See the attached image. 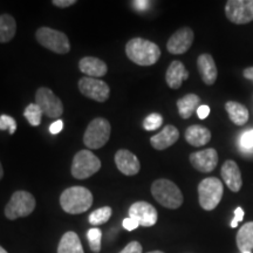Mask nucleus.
Here are the masks:
<instances>
[{"label":"nucleus","instance_id":"f257e3e1","mask_svg":"<svg viewBox=\"0 0 253 253\" xmlns=\"http://www.w3.org/2000/svg\"><path fill=\"white\" fill-rule=\"evenodd\" d=\"M126 54L138 66H153L161 58V49L153 41L134 38L126 45Z\"/></svg>","mask_w":253,"mask_h":253},{"label":"nucleus","instance_id":"f03ea898","mask_svg":"<svg viewBox=\"0 0 253 253\" xmlns=\"http://www.w3.org/2000/svg\"><path fill=\"white\" fill-rule=\"evenodd\" d=\"M60 205L69 214L84 213L93 205V195L84 186H71L60 196Z\"/></svg>","mask_w":253,"mask_h":253},{"label":"nucleus","instance_id":"7ed1b4c3","mask_svg":"<svg viewBox=\"0 0 253 253\" xmlns=\"http://www.w3.org/2000/svg\"><path fill=\"white\" fill-rule=\"evenodd\" d=\"M151 195L162 207L167 209H178L183 204V194L175 183L169 179H157L151 185Z\"/></svg>","mask_w":253,"mask_h":253},{"label":"nucleus","instance_id":"20e7f679","mask_svg":"<svg viewBox=\"0 0 253 253\" xmlns=\"http://www.w3.org/2000/svg\"><path fill=\"white\" fill-rule=\"evenodd\" d=\"M224 194V186L216 177H208L199 183L198 199L199 205L205 211H212L220 203Z\"/></svg>","mask_w":253,"mask_h":253},{"label":"nucleus","instance_id":"39448f33","mask_svg":"<svg viewBox=\"0 0 253 253\" xmlns=\"http://www.w3.org/2000/svg\"><path fill=\"white\" fill-rule=\"evenodd\" d=\"M37 207L36 198L28 191L19 190L12 195L11 199L5 208V216L9 220L27 217L33 212Z\"/></svg>","mask_w":253,"mask_h":253},{"label":"nucleus","instance_id":"423d86ee","mask_svg":"<svg viewBox=\"0 0 253 253\" xmlns=\"http://www.w3.org/2000/svg\"><path fill=\"white\" fill-rule=\"evenodd\" d=\"M112 126L108 120L96 118L90 121L84 135V143L89 149H100L110 138Z\"/></svg>","mask_w":253,"mask_h":253},{"label":"nucleus","instance_id":"0eeeda50","mask_svg":"<svg viewBox=\"0 0 253 253\" xmlns=\"http://www.w3.org/2000/svg\"><path fill=\"white\" fill-rule=\"evenodd\" d=\"M101 169V161L90 150H81L73 158L71 171L74 178H89Z\"/></svg>","mask_w":253,"mask_h":253},{"label":"nucleus","instance_id":"6e6552de","mask_svg":"<svg viewBox=\"0 0 253 253\" xmlns=\"http://www.w3.org/2000/svg\"><path fill=\"white\" fill-rule=\"evenodd\" d=\"M36 38L41 46L56 54H67L71 50L68 37L60 31L49 27H41L37 31Z\"/></svg>","mask_w":253,"mask_h":253},{"label":"nucleus","instance_id":"1a4fd4ad","mask_svg":"<svg viewBox=\"0 0 253 253\" xmlns=\"http://www.w3.org/2000/svg\"><path fill=\"white\" fill-rule=\"evenodd\" d=\"M36 103L49 119H58L63 114L62 101L47 87H40L36 93Z\"/></svg>","mask_w":253,"mask_h":253},{"label":"nucleus","instance_id":"9d476101","mask_svg":"<svg viewBox=\"0 0 253 253\" xmlns=\"http://www.w3.org/2000/svg\"><path fill=\"white\" fill-rule=\"evenodd\" d=\"M225 15L231 23L245 25L253 20V0H229L225 5Z\"/></svg>","mask_w":253,"mask_h":253},{"label":"nucleus","instance_id":"9b49d317","mask_svg":"<svg viewBox=\"0 0 253 253\" xmlns=\"http://www.w3.org/2000/svg\"><path fill=\"white\" fill-rule=\"evenodd\" d=\"M79 90L84 96L96 101V102H106L109 99L110 88L106 82L100 79L84 77L79 80Z\"/></svg>","mask_w":253,"mask_h":253},{"label":"nucleus","instance_id":"f8f14e48","mask_svg":"<svg viewBox=\"0 0 253 253\" xmlns=\"http://www.w3.org/2000/svg\"><path fill=\"white\" fill-rule=\"evenodd\" d=\"M195 39L194 31L190 27H182L177 30L171 37L169 38L167 43L168 52L171 54H184L192 46Z\"/></svg>","mask_w":253,"mask_h":253},{"label":"nucleus","instance_id":"ddd939ff","mask_svg":"<svg viewBox=\"0 0 253 253\" xmlns=\"http://www.w3.org/2000/svg\"><path fill=\"white\" fill-rule=\"evenodd\" d=\"M129 217L144 227L154 226L158 219L157 210L148 202H136L132 204L129 208Z\"/></svg>","mask_w":253,"mask_h":253},{"label":"nucleus","instance_id":"4468645a","mask_svg":"<svg viewBox=\"0 0 253 253\" xmlns=\"http://www.w3.org/2000/svg\"><path fill=\"white\" fill-rule=\"evenodd\" d=\"M190 163L196 170L201 172H211L218 164V153L213 148L192 153L190 155Z\"/></svg>","mask_w":253,"mask_h":253},{"label":"nucleus","instance_id":"2eb2a0df","mask_svg":"<svg viewBox=\"0 0 253 253\" xmlns=\"http://www.w3.org/2000/svg\"><path fill=\"white\" fill-rule=\"evenodd\" d=\"M115 164L126 176H134L140 172L141 164L136 155L126 149H120L115 154Z\"/></svg>","mask_w":253,"mask_h":253},{"label":"nucleus","instance_id":"dca6fc26","mask_svg":"<svg viewBox=\"0 0 253 253\" xmlns=\"http://www.w3.org/2000/svg\"><path fill=\"white\" fill-rule=\"evenodd\" d=\"M220 175L224 183H225L227 188H229L231 191L238 192L239 190L242 189V173H240L238 164H237L235 161H226V162L221 166Z\"/></svg>","mask_w":253,"mask_h":253},{"label":"nucleus","instance_id":"f3484780","mask_svg":"<svg viewBox=\"0 0 253 253\" xmlns=\"http://www.w3.org/2000/svg\"><path fill=\"white\" fill-rule=\"evenodd\" d=\"M179 138V131L175 126L168 125L158 134L151 136L150 144L154 149L164 150L175 144Z\"/></svg>","mask_w":253,"mask_h":253},{"label":"nucleus","instance_id":"a211bd4d","mask_svg":"<svg viewBox=\"0 0 253 253\" xmlns=\"http://www.w3.org/2000/svg\"><path fill=\"white\" fill-rule=\"evenodd\" d=\"M197 68L199 75H201L205 84H208V86L214 84L218 77V71L212 55L208 54V53L199 55L197 59Z\"/></svg>","mask_w":253,"mask_h":253},{"label":"nucleus","instance_id":"6ab92c4d","mask_svg":"<svg viewBox=\"0 0 253 253\" xmlns=\"http://www.w3.org/2000/svg\"><path fill=\"white\" fill-rule=\"evenodd\" d=\"M79 68L80 71L86 74L88 78L99 79L102 78L108 72L106 62L101 59L94 58V56H84L79 61Z\"/></svg>","mask_w":253,"mask_h":253},{"label":"nucleus","instance_id":"aec40b11","mask_svg":"<svg viewBox=\"0 0 253 253\" xmlns=\"http://www.w3.org/2000/svg\"><path fill=\"white\" fill-rule=\"evenodd\" d=\"M189 72L186 71L185 66L181 61L175 60L170 63V66L167 69L166 73V81L167 84L171 89H178L182 86L183 81L188 80Z\"/></svg>","mask_w":253,"mask_h":253},{"label":"nucleus","instance_id":"412c9836","mask_svg":"<svg viewBox=\"0 0 253 253\" xmlns=\"http://www.w3.org/2000/svg\"><path fill=\"white\" fill-rule=\"evenodd\" d=\"M211 140V131L203 126H191L185 130V141L194 147H202Z\"/></svg>","mask_w":253,"mask_h":253},{"label":"nucleus","instance_id":"4be33fe9","mask_svg":"<svg viewBox=\"0 0 253 253\" xmlns=\"http://www.w3.org/2000/svg\"><path fill=\"white\" fill-rule=\"evenodd\" d=\"M201 104V97L196 94H186L182 99L177 101L178 114L182 119L188 120L192 116Z\"/></svg>","mask_w":253,"mask_h":253},{"label":"nucleus","instance_id":"5701e85b","mask_svg":"<svg viewBox=\"0 0 253 253\" xmlns=\"http://www.w3.org/2000/svg\"><path fill=\"white\" fill-rule=\"evenodd\" d=\"M58 253H84L81 240L73 231H68L61 237L58 246Z\"/></svg>","mask_w":253,"mask_h":253},{"label":"nucleus","instance_id":"b1692460","mask_svg":"<svg viewBox=\"0 0 253 253\" xmlns=\"http://www.w3.org/2000/svg\"><path fill=\"white\" fill-rule=\"evenodd\" d=\"M225 109L229 118L237 126H244L249 121V110L242 103L236 101H227L225 104Z\"/></svg>","mask_w":253,"mask_h":253},{"label":"nucleus","instance_id":"393cba45","mask_svg":"<svg viewBox=\"0 0 253 253\" xmlns=\"http://www.w3.org/2000/svg\"><path fill=\"white\" fill-rule=\"evenodd\" d=\"M17 33V23L11 14L0 15V42L6 43L13 39Z\"/></svg>","mask_w":253,"mask_h":253},{"label":"nucleus","instance_id":"a878e982","mask_svg":"<svg viewBox=\"0 0 253 253\" xmlns=\"http://www.w3.org/2000/svg\"><path fill=\"white\" fill-rule=\"evenodd\" d=\"M237 246L240 251L251 252L253 250V221L246 223L237 233Z\"/></svg>","mask_w":253,"mask_h":253},{"label":"nucleus","instance_id":"bb28decb","mask_svg":"<svg viewBox=\"0 0 253 253\" xmlns=\"http://www.w3.org/2000/svg\"><path fill=\"white\" fill-rule=\"evenodd\" d=\"M113 210L110 207H103L97 209V210L93 211L89 214V223L94 226L102 225V224L107 223L109 220V218L112 217Z\"/></svg>","mask_w":253,"mask_h":253},{"label":"nucleus","instance_id":"cd10ccee","mask_svg":"<svg viewBox=\"0 0 253 253\" xmlns=\"http://www.w3.org/2000/svg\"><path fill=\"white\" fill-rule=\"evenodd\" d=\"M42 112H41L40 107L38 104L34 103H30L26 107L24 112V116L27 119L28 123L33 126H38L41 123V118H42Z\"/></svg>","mask_w":253,"mask_h":253},{"label":"nucleus","instance_id":"c85d7f7f","mask_svg":"<svg viewBox=\"0 0 253 253\" xmlns=\"http://www.w3.org/2000/svg\"><path fill=\"white\" fill-rule=\"evenodd\" d=\"M88 244L89 248L94 253H100L101 251V238H102V232L97 227H93V229L88 230L87 232Z\"/></svg>","mask_w":253,"mask_h":253},{"label":"nucleus","instance_id":"c756f323","mask_svg":"<svg viewBox=\"0 0 253 253\" xmlns=\"http://www.w3.org/2000/svg\"><path fill=\"white\" fill-rule=\"evenodd\" d=\"M162 123H163L162 116H161L160 114L154 113V114H150V115H148L147 118L144 119L143 128L148 131H153L160 128V126H162Z\"/></svg>","mask_w":253,"mask_h":253},{"label":"nucleus","instance_id":"7c9ffc66","mask_svg":"<svg viewBox=\"0 0 253 253\" xmlns=\"http://www.w3.org/2000/svg\"><path fill=\"white\" fill-rule=\"evenodd\" d=\"M0 130H8L9 135H13L17 130V122L9 115L0 116Z\"/></svg>","mask_w":253,"mask_h":253},{"label":"nucleus","instance_id":"2f4dec72","mask_svg":"<svg viewBox=\"0 0 253 253\" xmlns=\"http://www.w3.org/2000/svg\"><path fill=\"white\" fill-rule=\"evenodd\" d=\"M240 144H242V147L245 148V149H251V148H253V129L243 134L242 140H240Z\"/></svg>","mask_w":253,"mask_h":253},{"label":"nucleus","instance_id":"473e14b6","mask_svg":"<svg viewBox=\"0 0 253 253\" xmlns=\"http://www.w3.org/2000/svg\"><path fill=\"white\" fill-rule=\"evenodd\" d=\"M119 253H142V245L138 242H131Z\"/></svg>","mask_w":253,"mask_h":253},{"label":"nucleus","instance_id":"72a5a7b5","mask_svg":"<svg viewBox=\"0 0 253 253\" xmlns=\"http://www.w3.org/2000/svg\"><path fill=\"white\" fill-rule=\"evenodd\" d=\"M122 225H123V227H125L126 230L132 231V230L137 229V227L140 226V224H138L137 221H136L135 219H132V218L128 217V218H126V219H123Z\"/></svg>","mask_w":253,"mask_h":253},{"label":"nucleus","instance_id":"f704fd0d","mask_svg":"<svg viewBox=\"0 0 253 253\" xmlns=\"http://www.w3.org/2000/svg\"><path fill=\"white\" fill-rule=\"evenodd\" d=\"M244 210L242 208H237L235 211V218L231 221V227H237L239 221H242L243 218H244Z\"/></svg>","mask_w":253,"mask_h":253},{"label":"nucleus","instance_id":"c9c22d12","mask_svg":"<svg viewBox=\"0 0 253 253\" xmlns=\"http://www.w3.org/2000/svg\"><path fill=\"white\" fill-rule=\"evenodd\" d=\"M52 4L60 8H67L71 7L72 5L77 4V0H53Z\"/></svg>","mask_w":253,"mask_h":253},{"label":"nucleus","instance_id":"e433bc0d","mask_svg":"<svg viewBox=\"0 0 253 253\" xmlns=\"http://www.w3.org/2000/svg\"><path fill=\"white\" fill-rule=\"evenodd\" d=\"M62 129H63V121H61V120H56V121H54L49 126V131L52 132L53 135L59 134Z\"/></svg>","mask_w":253,"mask_h":253},{"label":"nucleus","instance_id":"4c0bfd02","mask_svg":"<svg viewBox=\"0 0 253 253\" xmlns=\"http://www.w3.org/2000/svg\"><path fill=\"white\" fill-rule=\"evenodd\" d=\"M131 4L135 6L136 9L138 11H145L148 7H149L150 1H147V0H136V1H131Z\"/></svg>","mask_w":253,"mask_h":253},{"label":"nucleus","instance_id":"58836bf2","mask_svg":"<svg viewBox=\"0 0 253 253\" xmlns=\"http://www.w3.org/2000/svg\"><path fill=\"white\" fill-rule=\"evenodd\" d=\"M210 114V108L209 106H199L197 109V115L201 120H205Z\"/></svg>","mask_w":253,"mask_h":253},{"label":"nucleus","instance_id":"ea45409f","mask_svg":"<svg viewBox=\"0 0 253 253\" xmlns=\"http://www.w3.org/2000/svg\"><path fill=\"white\" fill-rule=\"evenodd\" d=\"M243 75H244L245 79H248V80L253 82V67L245 68L244 72H243Z\"/></svg>","mask_w":253,"mask_h":253},{"label":"nucleus","instance_id":"a19ab883","mask_svg":"<svg viewBox=\"0 0 253 253\" xmlns=\"http://www.w3.org/2000/svg\"><path fill=\"white\" fill-rule=\"evenodd\" d=\"M2 176H4V169H2L1 162H0V179L2 178Z\"/></svg>","mask_w":253,"mask_h":253},{"label":"nucleus","instance_id":"79ce46f5","mask_svg":"<svg viewBox=\"0 0 253 253\" xmlns=\"http://www.w3.org/2000/svg\"><path fill=\"white\" fill-rule=\"evenodd\" d=\"M0 253H8V252L6 251V250L2 248V246H0Z\"/></svg>","mask_w":253,"mask_h":253},{"label":"nucleus","instance_id":"37998d69","mask_svg":"<svg viewBox=\"0 0 253 253\" xmlns=\"http://www.w3.org/2000/svg\"><path fill=\"white\" fill-rule=\"evenodd\" d=\"M148 253H164L162 251H151V252H148Z\"/></svg>","mask_w":253,"mask_h":253},{"label":"nucleus","instance_id":"c03bdc74","mask_svg":"<svg viewBox=\"0 0 253 253\" xmlns=\"http://www.w3.org/2000/svg\"><path fill=\"white\" fill-rule=\"evenodd\" d=\"M243 253H251V252H243Z\"/></svg>","mask_w":253,"mask_h":253}]
</instances>
